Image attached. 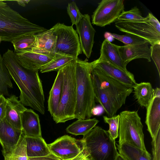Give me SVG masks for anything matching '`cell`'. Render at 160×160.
Listing matches in <instances>:
<instances>
[{
  "mask_svg": "<svg viewBox=\"0 0 160 160\" xmlns=\"http://www.w3.org/2000/svg\"><path fill=\"white\" fill-rule=\"evenodd\" d=\"M27 145L26 150L28 158L43 157L51 153L48 144L41 137L25 136Z\"/></svg>",
  "mask_w": 160,
  "mask_h": 160,
  "instance_id": "23",
  "label": "cell"
},
{
  "mask_svg": "<svg viewBox=\"0 0 160 160\" xmlns=\"http://www.w3.org/2000/svg\"><path fill=\"white\" fill-rule=\"evenodd\" d=\"M110 33L108 32H105L104 34V37L105 39L111 42L113 41L114 38L111 35Z\"/></svg>",
  "mask_w": 160,
  "mask_h": 160,
  "instance_id": "41",
  "label": "cell"
},
{
  "mask_svg": "<svg viewBox=\"0 0 160 160\" xmlns=\"http://www.w3.org/2000/svg\"><path fill=\"white\" fill-rule=\"evenodd\" d=\"M152 160H160V128L152 142Z\"/></svg>",
  "mask_w": 160,
  "mask_h": 160,
  "instance_id": "36",
  "label": "cell"
},
{
  "mask_svg": "<svg viewBox=\"0 0 160 160\" xmlns=\"http://www.w3.org/2000/svg\"><path fill=\"white\" fill-rule=\"evenodd\" d=\"M151 57L154 62L160 76V43L154 44L150 47Z\"/></svg>",
  "mask_w": 160,
  "mask_h": 160,
  "instance_id": "35",
  "label": "cell"
},
{
  "mask_svg": "<svg viewBox=\"0 0 160 160\" xmlns=\"http://www.w3.org/2000/svg\"><path fill=\"white\" fill-rule=\"evenodd\" d=\"M48 29L30 22L6 3L0 0V38L10 42L25 35L43 32Z\"/></svg>",
  "mask_w": 160,
  "mask_h": 160,
  "instance_id": "4",
  "label": "cell"
},
{
  "mask_svg": "<svg viewBox=\"0 0 160 160\" xmlns=\"http://www.w3.org/2000/svg\"><path fill=\"white\" fill-rule=\"evenodd\" d=\"M22 133L26 137H41L42 133L39 115L31 109H27L21 114Z\"/></svg>",
  "mask_w": 160,
  "mask_h": 160,
  "instance_id": "19",
  "label": "cell"
},
{
  "mask_svg": "<svg viewBox=\"0 0 160 160\" xmlns=\"http://www.w3.org/2000/svg\"><path fill=\"white\" fill-rule=\"evenodd\" d=\"M11 77L20 91V101L41 114L45 113V98L38 71L23 67L14 51L8 49L2 56Z\"/></svg>",
  "mask_w": 160,
  "mask_h": 160,
  "instance_id": "1",
  "label": "cell"
},
{
  "mask_svg": "<svg viewBox=\"0 0 160 160\" xmlns=\"http://www.w3.org/2000/svg\"><path fill=\"white\" fill-rule=\"evenodd\" d=\"M146 18L142 17L139 9L134 7L129 11H122L116 21L138 22L144 21Z\"/></svg>",
  "mask_w": 160,
  "mask_h": 160,
  "instance_id": "30",
  "label": "cell"
},
{
  "mask_svg": "<svg viewBox=\"0 0 160 160\" xmlns=\"http://www.w3.org/2000/svg\"><path fill=\"white\" fill-rule=\"evenodd\" d=\"M76 60H72L62 68L63 83L61 98L57 114L53 119L56 123H64L75 119L76 102Z\"/></svg>",
  "mask_w": 160,
  "mask_h": 160,
  "instance_id": "6",
  "label": "cell"
},
{
  "mask_svg": "<svg viewBox=\"0 0 160 160\" xmlns=\"http://www.w3.org/2000/svg\"><path fill=\"white\" fill-rule=\"evenodd\" d=\"M117 145L118 153L126 160H152L151 154L147 151L125 142Z\"/></svg>",
  "mask_w": 160,
  "mask_h": 160,
  "instance_id": "24",
  "label": "cell"
},
{
  "mask_svg": "<svg viewBox=\"0 0 160 160\" xmlns=\"http://www.w3.org/2000/svg\"><path fill=\"white\" fill-rule=\"evenodd\" d=\"M80 140L91 160H115L118 154L115 140L108 131L98 126Z\"/></svg>",
  "mask_w": 160,
  "mask_h": 160,
  "instance_id": "5",
  "label": "cell"
},
{
  "mask_svg": "<svg viewBox=\"0 0 160 160\" xmlns=\"http://www.w3.org/2000/svg\"><path fill=\"white\" fill-rule=\"evenodd\" d=\"M95 118L88 119H78L66 128L67 132L75 135H85L93 129L99 122Z\"/></svg>",
  "mask_w": 160,
  "mask_h": 160,
  "instance_id": "26",
  "label": "cell"
},
{
  "mask_svg": "<svg viewBox=\"0 0 160 160\" xmlns=\"http://www.w3.org/2000/svg\"><path fill=\"white\" fill-rule=\"evenodd\" d=\"M94 68L122 83L133 88L137 84L133 74L111 63L100 56Z\"/></svg>",
  "mask_w": 160,
  "mask_h": 160,
  "instance_id": "13",
  "label": "cell"
},
{
  "mask_svg": "<svg viewBox=\"0 0 160 160\" xmlns=\"http://www.w3.org/2000/svg\"><path fill=\"white\" fill-rule=\"evenodd\" d=\"M123 0H102L92 16V23L104 27L115 22L124 10Z\"/></svg>",
  "mask_w": 160,
  "mask_h": 160,
  "instance_id": "10",
  "label": "cell"
},
{
  "mask_svg": "<svg viewBox=\"0 0 160 160\" xmlns=\"http://www.w3.org/2000/svg\"><path fill=\"white\" fill-rule=\"evenodd\" d=\"M22 65L32 71H38L44 65L51 61L55 54L43 55L29 51L15 53Z\"/></svg>",
  "mask_w": 160,
  "mask_h": 160,
  "instance_id": "18",
  "label": "cell"
},
{
  "mask_svg": "<svg viewBox=\"0 0 160 160\" xmlns=\"http://www.w3.org/2000/svg\"><path fill=\"white\" fill-rule=\"evenodd\" d=\"M97 59L89 62L87 59L76 60L75 77L76 102L74 113L75 118L88 119L92 116L95 107V99L92 79V72Z\"/></svg>",
  "mask_w": 160,
  "mask_h": 160,
  "instance_id": "3",
  "label": "cell"
},
{
  "mask_svg": "<svg viewBox=\"0 0 160 160\" xmlns=\"http://www.w3.org/2000/svg\"><path fill=\"white\" fill-rule=\"evenodd\" d=\"M35 40V34L24 35L11 42L15 53L31 51Z\"/></svg>",
  "mask_w": 160,
  "mask_h": 160,
  "instance_id": "29",
  "label": "cell"
},
{
  "mask_svg": "<svg viewBox=\"0 0 160 160\" xmlns=\"http://www.w3.org/2000/svg\"><path fill=\"white\" fill-rule=\"evenodd\" d=\"M134 96L138 103L142 107L147 108L153 96L154 89L148 82L137 83L133 88Z\"/></svg>",
  "mask_w": 160,
  "mask_h": 160,
  "instance_id": "25",
  "label": "cell"
},
{
  "mask_svg": "<svg viewBox=\"0 0 160 160\" xmlns=\"http://www.w3.org/2000/svg\"><path fill=\"white\" fill-rule=\"evenodd\" d=\"M79 36V41L82 52L89 58L92 52L96 31L92 25L88 14L83 15L82 19L76 25Z\"/></svg>",
  "mask_w": 160,
  "mask_h": 160,
  "instance_id": "14",
  "label": "cell"
},
{
  "mask_svg": "<svg viewBox=\"0 0 160 160\" xmlns=\"http://www.w3.org/2000/svg\"><path fill=\"white\" fill-rule=\"evenodd\" d=\"M53 59L40 69L41 73L58 71L71 61L76 59L74 57L64 54L54 53Z\"/></svg>",
  "mask_w": 160,
  "mask_h": 160,
  "instance_id": "27",
  "label": "cell"
},
{
  "mask_svg": "<svg viewBox=\"0 0 160 160\" xmlns=\"http://www.w3.org/2000/svg\"><path fill=\"white\" fill-rule=\"evenodd\" d=\"M95 100L100 104L108 117L116 115L125 104L126 98L133 91L116 79L94 68L91 76Z\"/></svg>",
  "mask_w": 160,
  "mask_h": 160,
  "instance_id": "2",
  "label": "cell"
},
{
  "mask_svg": "<svg viewBox=\"0 0 160 160\" xmlns=\"http://www.w3.org/2000/svg\"><path fill=\"white\" fill-rule=\"evenodd\" d=\"M69 160H91L83 147L81 152L76 157Z\"/></svg>",
  "mask_w": 160,
  "mask_h": 160,
  "instance_id": "39",
  "label": "cell"
},
{
  "mask_svg": "<svg viewBox=\"0 0 160 160\" xmlns=\"http://www.w3.org/2000/svg\"><path fill=\"white\" fill-rule=\"evenodd\" d=\"M146 19L138 22H115V27L120 31L134 35L148 41L152 45L160 43V24L152 13Z\"/></svg>",
  "mask_w": 160,
  "mask_h": 160,
  "instance_id": "8",
  "label": "cell"
},
{
  "mask_svg": "<svg viewBox=\"0 0 160 160\" xmlns=\"http://www.w3.org/2000/svg\"><path fill=\"white\" fill-rule=\"evenodd\" d=\"M48 146L51 152L61 160H69L78 155L83 147L80 140L68 135L63 136Z\"/></svg>",
  "mask_w": 160,
  "mask_h": 160,
  "instance_id": "11",
  "label": "cell"
},
{
  "mask_svg": "<svg viewBox=\"0 0 160 160\" xmlns=\"http://www.w3.org/2000/svg\"><path fill=\"white\" fill-rule=\"evenodd\" d=\"M63 83L62 69L58 71L57 75L49 92L48 100V111L54 118L56 116L60 102Z\"/></svg>",
  "mask_w": 160,
  "mask_h": 160,
  "instance_id": "21",
  "label": "cell"
},
{
  "mask_svg": "<svg viewBox=\"0 0 160 160\" xmlns=\"http://www.w3.org/2000/svg\"><path fill=\"white\" fill-rule=\"evenodd\" d=\"M118 145L127 143L147 151L143 126L137 111L125 110L120 113Z\"/></svg>",
  "mask_w": 160,
  "mask_h": 160,
  "instance_id": "7",
  "label": "cell"
},
{
  "mask_svg": "<svg viewBox=\"0 0 160 160\" xmlns=\"http://www.w3.org/2000/svg\"><path fill=\"white\" fill-rule=\"evenodd\" d=\"M102 112V109L100 107H95L92 111V115H98Z\"/></svg>",
  "mask_w": 160,
  "mask_h": 160,
  "instance_id": "40",
  "label": "cell"
},
{
  "mask_svg": "<svg viewBox=\"0 0 160 160\" xmlns=\"http://www.w3.org/2000/svg\"><path fill=\"white\" fill-rule=\"evenodd\" d=\"M6 99L5 118L13 127L22 131L21 114L27 108L14 95H11Z\"/></svg>",
  "mask_w": 160,
  "mask_h": 160,
  "instance_id": "20",
  "label": "cell"
},
{
  "mask_svg": "<svg viewBox=\"0 0 160 160\" xmlns=\"http://www.w3.org/2000/svg\"><path fill=\"white\" fill-rule=\"evenodd\" d=\"M7 102L4 96L0 95V122L5 117Z\"/></svg>",
  "mask_w": 160,
  "mask_h": 160,
  "instance_id": "37",
  "label": "cell"
},
{
  "mask_svg": "<svg viewBox=\"0 0 160 160\" xmlns=\"http://www.w3.org/2000/svg\"><path fill=\"white\" fill-rule=\"evenodd\" d=\"M100 57L114 65L128 70L118 48V46L105 39L102 42L100 50Z\"/></svg>",
  "mask_w": 160,
  "mask_h": 160,
  "instance_id": "22",
  "label": "cell"
},
{
  "mask_svg": "<svg viewBox=\"0 0 160 160\" xmlns=\"http://www.w3.org/2000/svg\"><path fill=\"white\" fill-rule=\"evenodd\" d=\"M145 123L147 130L153 139L160 128V89H154L153 96L146 108Z\"/></svg>",
  "mask_w": 160,
  "mask_h": 160,
  "instance_id": "15",
  "label": "cell"
},
{
  "mask_svg": "<svg viewBox=\"0 0 160 160\" xmlns=\"http://www.w3.org/2000/svg\"><path fill=\"white\" fill-rule=\"evenodd\" d=\"M11 78L0 53V95H9L8 88H13Z\"/></svg>",
  "mask_w": 160,
  "mask_h": 160,
  "instance_id": "28",
  "label": "cell"
},
{
  "mask_svg": "<svg viewBox=\"0 0 160 160\" xmlns=\"http://www.w3.org/2000/svg\"><path fill=\"white\" fill-rule=\"evenodd\" d=\"M114 38L120 41L125 45H132L148 42L147 40L133 34L126 33L125 35H120L115 33H110Z\"/></svg>",
  "mask_w": 160,
  "mask_h": 160,
  "instance_id": "32",
  "label": "cell"
},
{
  "mask_svg": "<svg viewBox=\"0 0 160 160\" xmlns=\"http://www.w3.org/2000/svg\"><path fill=\"white\" fill-rule=\"evenodd\" d=\"M148 42L132 45L118 46L121 57L125 64L138 58L146 59L151 61V51Z\"/></svg>",
  "mask_w": 160,
  "mask_h": 160,
  "instance_id": "17",
  "label": "cell"
},
{
  "mask_svg": "<svg viewBox=\"0 0 160 160\" xmlns=\"http://www.w3.org/2000/svg\"><path fill=\"white\" fill-rule=\"evenodd\" d=\"M52 28L57 36L54 53L72 56L77 59L82 52L78 35L72 26L58 22Z\"/></svg>",
  "mask_w": 160,
  "mask_h": 160,
  "instance_id": "9",
  "label": "cell"
},
{
  "mask_svg": "<svg viewBox=\"0 0 160 160\" xmlns=\"http://www.w3.org/2000/svg\"><path fill=\"white\" fill-rule=\"evenodd\" d=\"M60 160H61L60 159Z\"/></svg>",
  "mask_w": 160,
  "mask_h": 160,
  "instance_id": "45",
  "label": "cell"
},
{
  "mask_svg": "<svg viewBox=\"0 0 160 160\" xmlns=\"http://www.w3.org/2000/svg\"><path fill=\"white\" fill-rule=\"evenodd\" d=\"M115 160H126L123 156L119 153L118 154Z\"/></svg>",
  "mask_w": 160,
  "mask_h": 160,
  "instance_id": "43",
  "label": "cell"
},
{
  "mask_svg": "<svg viewBox=\"0 0 160 160\" xmlns=\"http://www.w3.org/2000/svg\"><path fill=\"white\" fill-rule=\"evenodd\" d=\"M35 41L31 51L43 55L54 54L57 36L52 28L35 34Z\"/></svg>",
  "mask_w": 160,
  "mask_h": 160,
  "instance_id": "16",
  "label": "cell"
},
{
  "mask_svg": "<svg viewBox=\"0 0 160 160\" xmlns=\"http://www.w3.org/2000/svg\"><path fill=\"white\" fill-rule=\"evenodd\" d=\"M103 118L104 122L109 125V129L108 132L111 137L115 140L118 136L119 114L110 118L104 116Z\"/></svg>",
  "mask_w": 160,
  "mask_h": 160,
  "instance_id": "33",
  "label": "cell"
},
{
  "mask_svg": "<svg viewBox=\"0 0 160 160\" xmlns=\"http://www.w3.org/2000/svg\"><path fill=\"white\" fill-rule=\"evenodd\" d=\"M60 159L52 153L47 156L34 158H28V160H60ZM61 160V159H60Z\"/></svg>",
  "mask_w": 160,
  "mask_h": 160,
  "instance_id": "38",
  "label": "cell"
},
{
  "mask_svg": "<svg viewBox=\"0 0 160 160\" xmlns=\"http://www.w3.org/2000/svg\"><path fill=\"white\" fill-rule=\"evenodd\" d=\"M23 134L12 126L5 118L0 122V143L4 160H8Z\"/></svg>",
  "mask_w": 160,
  "mask_h": 160,
  "instance_id": "12",
  "label": "cell"
},
{
  "mask_svg": "<svg viewBox=\"0 0 160 160\" xmlns=\"http://www.w3.org/2000/svg\"><path fill=\"white\" fill-rule=\"evenodd\" d=\"M1 39H0V42H1Z\"/></svg>",
  "mask_w": 160,
  "mask_h": 160,
  "instance_id": "44",
  "label": "cell"
},
{
  "mask_svg": "<svg viewBox=\"0 0 160 160\" xmlns=\"http://www.w3.org/2000/svg\"><path fill=\"white\" fill-rule=\"evenodd\" d=\"M30 1V0L18 1H18L17 2H18V3L20 5L23 6H24L25 5L26 3H28Z\"/></svg>",
  "mask_w": 160,
  "mask_h": 160,
  "instance_id": "42",
  "label": "cell"
},
{
  "mask_svg": "<svg viewBox=\"0 0 160 160\" xmlns=\"http://www.w3.org/2000/svg\"><path fill=\"white\" fill-rule=\"evenodd\" d=\"M26 145L25 136L23 133L8 160H28Z\"/></svg>",
  "mask_w": 160,
  "mask_h": 160,
  "instance_id": "31",
  "label": "cell"
},
{
  "mask_svg": "<svg viewBox=\"0 0 160 160\" xmlns=\"http://www.w3.org/2000/svg\"><path fill=\"white\" fill-rule=\"evenodd\" d=\"M67 11L72 23V26L76 25L82 18L83 15L80 12L75 2L68 3Z\"/></svg>",
  "mask_w": 160,
  "mask_h": 160,
  "instance_id": "34",
  "label": "cell"
}]
</instances>
